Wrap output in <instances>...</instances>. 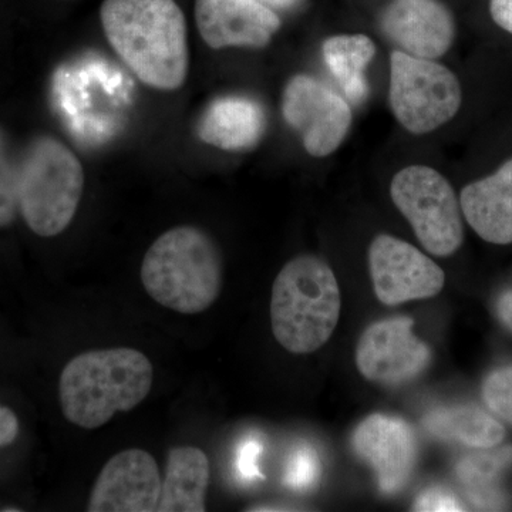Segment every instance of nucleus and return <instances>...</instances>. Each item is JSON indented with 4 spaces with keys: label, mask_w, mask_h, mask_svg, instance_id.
<instances>
[{
    "label": "nucleus",
    "mask_w": 512,
    "mask_h": 512,
    "mask_svg": "<svg viewBox=\"0 0 512 512\" xmlns=\"http://www.w3.org/2000/svg\"><path fill=\"white\" fill-rule=\"evenodd\" d=\"M497 315L501 323L512 333V289L498 298Z\"/></svg>",
    "instance_id": "nucleus-28"
},
{
    "label": "nucleus",
    "mask_w": 512,
    "mask_h": 512,
    "mask_svg": "<svg viewBox=\"0 0 512 512\" xmlns=\"http://www.w3.org/2000/svg\"><path fill=\"white\" fill-rule=\"evenodd\" d=\"M414 320L400 316L372 323L360 336L356 366L370 382L402 386L431 363V349L413 332Z\"/></svg>",
    "instance_id": "nucleus-10"
},
{
    "label": "nucleus",
    "mask_w": 512,
    "mask_h": 512,
    "mask_svg": "<svg viewBox=\"0 0 512 512\" xmlns=\"http://www.w3.org/2000/svg\"><path fill=\"white\" fill-rule=\"evenodd\" d=\"M483 399L491 412L512 426V366L500 367L485 377Z\"/></svg>",
    "instance_id": "nucleus-22"
},
{
    "label": "nucleus",
    "mask_w": 512,
    "mask_h": 512,
    "mask_svg": "<svg viewBox=\"0 0 512 512\" xmlns=\"http://www.w3.org/2000/svg\"><path fill=\"white\" fill-rule=\"evenodd\" d=\"M154 369L140 350H89L64 366L59 383L66 420L86 430L99 429L116 413L143 403L153 387Z\"/></svg>",
    "instance_id": "nucleus-2"
},
{
    "label": "nucleus",
    "mask_w": 512,
    "mask_h": 512,
    "mask_svg": "<svg viewBox=\"0 0 512 512\" xmlns=\"http://www.w3.org/2000/svg\"><path fill=\"white\" fill-rule=\"evenodd\" d=\"M390 106L397 121L416 136L453 120L463 103L456 74L443 64L394 50L390 56Z\"/></svg>",
    "instance_id": "nucleus-6"
},
{
    "label": "nucleus",
    "mask_w": 512,
    "mask_h": 512,
    "mask_svg": "<svg viewBox=\"0 0 512 512\" xmlns=\"http://www.w3.org/2000/svg\"><path fill=\"white\" fill-rule=\"evenodd\" d=\"M382 29L402 52L436 60L456 37V23L439 0H393L382 16Z\"/></svg>",
    "instance_id": "nucleus-14"
},
{
    "label": "nucleus",
    "mask_w": 512,
    "mask_h": 512,
    "mask_svg": "<svg viewBox=\"0 0 512 512\" xmlns=\"http://www.w3.org/2000/svg\"><path fill=\"white\" fill-rule=\"evenodd\" d=\"M264 130V111L258 103L245 97H224L214 101L198 127L202 141L229 151L255 146Z\"/></svg>",
    "instance_id": "nucleus-17"
},
{
    "label": "nucleus",
    "mask_w": 512,
    "mask_h": 512,
    "mask_svg": "<svg viewBox=\"0 0 512 512\" xmlns=\"http://www.w3.org/2000/svg\"><path fill=\"white\" fill-rule=\"evenodd\" d=\"M156 458L141 448L121 451L100 471L87 511L153 512L161 493Z\"/></svg>",
    "instance_id": "nucleus-12"
},
{
    "label": "nucleus",
    "mask_w": 512,
    "mask_h": 512,
    "mask_svg": "<svg viewBox=\"0 0 512 512\" xmlns=\"http://www.w3.org/2000/svg\"><path fill=\"white\" fill-rule=\"evenodd\" d=\"M83 188V165L62 141L45 136L30 143L19 165L18 202L36 235L62 234L76 215Z\"/></svg>",
    "instance_id": "nucleus-5"
},
{
    "label": "nucleus",
    "mask_w": 512,
    "mask_h": 512,
    "mask_svg": "<svg viewBox=\"0 0 512 512\" xmlns=\"http://www.w3.org/2000/svg\"><path fill=\"white\" fill-rule=\"evenodd\" d=\"M373 291L387 306L430 299L446 285V275L430 256L403 239L380 234L369 248Z\"/></svg>",
    "instance_id": "nucleus-9"
},
{
    "label": "nucleus",
    "mask_w": 512,
    "mask_h": 512,
    "mask_svg": "<svg viewBox=\"0 0 512 512\" xmlns=\"http://www.w3.org/2000/svg\"><path fill=\"white\" fill-rule=\"evenodd\" d=\"M19 434V420L8 407L0 406V447L9 446Z\"/></svg>",
    "instance_id": "nucleus-26"
},
{
    "label": "nucleus",
    "mask_w": 512,
    "mask_h": 512,
    "mask_svg": "<svg viewBox=\"0 0 512 512\" xmlns=\"http://www.w3.org/2000/svg\"><path fill=\"white\" fill-rule=\"evenodd\" d=\"M320 477V460L316 451L311 447L299 448L293 454L285 483L296 490H306L318 483Z\"/></svg>",
    "instance_id": "nucleus-23"
},
{
    "label": "nucleus",
    "mask_w": 512,
    "mask_h": 512,
    "mask_svg": "<svg viewBox=\"0 0 512 512\" xmlns=\"http://www.w3.org/2000/svg\"><path fill=\"white\" fill-rule=\"evenodd\" d=\"M261 451V443L256 440H247L239 447L237 470L242 480L252 481L255 478H261L258 467V458L261 456Z\"/></svg>",
    "instance_id": "nucleus-25"
},
{
    "label": "nucleus",
    "mask_w": 512,
    "mask_h": 512,
    "mask_svg": "<svg viewBox=\"0 0 512 512\" xmlns=\"http://www.w3.org/2000/svg\"><path fill=\"white\" fill-rule=\"evenodd\" d=\"M460 205L478 237L490 244H512V160L468 184L461 191Z\"/></svg>",
    "instance_id": "nucleus-15"
},
{
    "label": "nucleus",
    "mask_w": 512,
    "mask_h": 512,
    "mask_svg": "<svg viewBox=\"0 0 512 512\" xmlns=\"http://www.w3.org/2000/svg\"><path fill=\"white\" fill-rule=\"evenodd\" d=\"M198 32L211 49L265 47L281 29L275 10L256 0H195Z\"/></svg>",
    "instance_id": "nucleus-13"
},
{
    "label": "nucleus",
    "mask_w": 512,
    "mask_h": 512,
    "mask_svg": "<svg viewBox=\"0 0 512 512\" xmlns=\"http://www.w3.org/2000/svg\"><path fill=\"white\" fill-rule=\"evenodd\" d=\"M424 429L441 440L458 441L473 448L497 447L504 440L503 424L477 406L440 407L427 414Z\"/></svg>",
    "instance_id": "nucleus-18"
},
{
    "label": "nucleus",
    "mask_w": 512,
    "mask_h": 512,
    "mask_svg": "<svg viewBox=\"0 0 512 512\" xmlns=\"http://www.w3.org/2000/svg\"><path fill=\"white\" fill-rule=\"evenodd\" d=\"M390 195L429 254H456L464 241L463 211L446 177L427 165H409L394 175Z\"/></svg>",
    "instance_id": "nucleus-7"
},
{
    "label": "nucleus",
    "mask_w": 512,
    "mask_h": 512,
    "mask_svg": "<svg viewBox=\"0 0 512 512\" xmlns=\"http://www.w3.org/2000/svg\"><path fill=\"white\" fill-rule=\"evenodd\" d=\"M463 503L457 495L450 493L446 488L434 487L421 493L414 501L413 511L421 512H450L464 511Z\"/></svg>",
    "instance_id": "nucleus-24"
},
{
    "label": "nucleus",
    "mask_w": 512,
    "mask_h": 512,
    "mask_svg": "<svg viewBox=\"0 0 512 512\" xmlns=\"http://www.w3.org/2000/svg\"><path fill=\"white\" fill-rule=\"evenodd\" d=\"M511 464L512 447H505L464 457L457 464L456 474L471 503L481 510H500L507 504L500 477Z\"/></svg>",
    "instance_id": "nucleus-20"
},
{
    "label": "nucleus",
    "mask_w": 512,
    "mask_h": 512,
    "mask_svg": "<svg viewBox=\"0 0 512 512\" xmlns=\"http://www.w3.org/2000/svg\"><path fill=\"white\" fill-rule=\"evenodd\" d=\"M353 450L375 471L383 494L402 491L412 477L419 457L414 430L400 417L372 414L352 436Z\"/></svg>",
    "instance_id": "nucleus-11"
},
{
    "label": "nucleus",
    "mask_w": 512,
    "mask_h": 512,
    "mask_svg": "<svg viewBox=\"0 0 512 512\" xmlns=\"http://www.w3.org/2000/svg\"><path fill=\"white\" fill-rule=\"evenodd\" d=\"M18 177L19 165L12 163L0 130V228L9 227L18 215Z\"/></svg>",
    "instance_id": "nucleus-21"
},
{
    "label": "nucleus",
    "mask_w": 512,
    "mask_h": 512,
    "mask_svg": "<svg viewBox=\"0 0 512 512\" xmlns=\"http://www.w3.org/2000/svg\"><path fill=\"white\" fill-rule=\"evenodd\" d=\"M282 114L286 123L301 133L306 153L316 158L335 153L352 126L348 101L306 74H298L286 84Z\"/></svg>",
    "instance_id": "nucleus-8"
},
{
    "label": "nucleus",
    "mask_w": 512,
    "mask_h": 512,
    "mask_svg": "<svg viewBox=\"0 0 512 512\" xmlns=\"http://www.w3.org/2000/svg\"><path fill=\"white\" fill-rule=\"evenodd\" d=\"M210 461L198 447L171 448L161 481L158 512H204L207 510Z\"/></svg>",
    "instance_id": "nucleus-16"
},
{
    "label": "nucleus",
    "mask_w": 512,
    "mask_h": 512,
    "mask_svg": "<svg viewBox=\"0 0 512 512\" xmlns=\"http://www.w3.org/2000/svg\"><path fill=\"white\" fill-rule=\"evenodd\" d=\"M323 60L352 103L366 99V70L376 55L373 40L366 35H339L329 37L322 45Z\"/></svg>",
    "instance_id": "nucleus-19"
},
{
    "label": "nucleus",
    "mask_w": 512,
    "mask_h": 512,
    "mask_svg": "<svg viewBox=\"0 0 512 512\" xmlns=\"http://www.w3.org/2000/svg\"><path fill=\"white\" fill-rule=\"evenodd\" d=\"M342 298L335 272L315 255L291 259L276 276L271 326L276 342L293 355H308L332 338Z\"/></svg>",
    "instance_id": "nucleus-4"
},
{
    "label": "nucleus",
    "mask_w": 512,
    "mask_h": 512,
    "mask_svg": "<svg viewBox=\"0 0 512 512\" xmlns=\"http://www.w3.org/2000/svg\"><path fill=\"white\" fill-rule=\"evenodd\" d=\"M490 12L494 22L512 35V0H491Z\"/></svg>",
    "instance_id": "nucleus-27"
},
{
    "label": "nucleus",
    "mask_w": 512,
    "mask_h": 512,
    "mask_svg": "<svg viewBox=\"0 0 512 512\" xmlns=\"http://www.w3.org/2000/svg\"><path fill=\"white\" fill-rule=\"evenodd\" d=\"M256 2L272 10H286L295 8L301 0H256Z\"/></svg>",
    "instance_id": "nucleus-29"
},
{
    "label": "nucleus",
    "mask_w": 512,
    "mask_h": 512,
    "mask_svg": "<svg viewBox=\"0 0 512 512\" xmlns=\"http://www.w3.org/2000/svg\"><path fill=\"white\" fill-rule=\"evenodd\" d=\"M222 278L220 249L207 232L192 225L164 232L141 265V282L148 295L183 315L210 309L220 296Z\"/></svg>",
    "instance_id": "nucleus-3"
},
{
    "label": "nucleus",
    "mask_w": 512,
    "mask_h": 512,
    "mask_svg": "<svg viewBox=\"0 0 512 512\" xmlns=\"http://www.w3.org/2000/svg\"><path fill=\"white\" fill-rule=\"evenodd\" d=\"M100 19L110 46L141 83L164 92L183 86L190 50L175 0H104Z\"/></svg>",
    "instance_id": "nucleus-1"
}]
</instances>
